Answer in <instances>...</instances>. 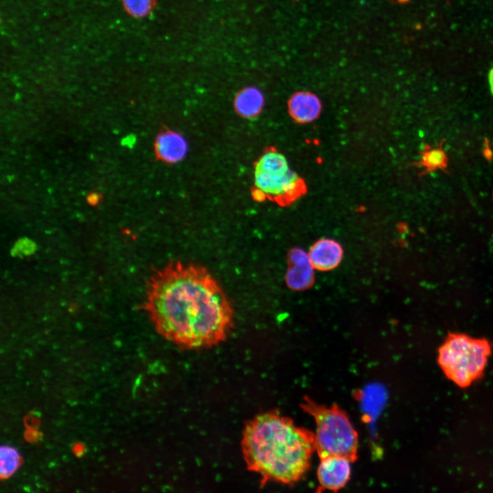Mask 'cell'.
Wrapping results in <instances>:
<instances>
[{
    "label": "cell",
    "instance_id": "6da1fadb",
    "mask_svg": "<svg viewBox=\"0 0 493 493\" xmlns=\"http://www.w3.org/2000/svg\"><path fill=\"white\" fill-rule=\"evenodd\" d=\"M145 308L157 331L182 349L217 346L233 327L228 296L197 263L170 260L157 270L149 281Z\"/></svg>",
    "mask_w": 493,
    "mask_h": 493
},
{
    "label": "cell",
    "instance_id": "7a4b0ae2",
    "mask_svg": "<svg viewBox=\"0 0 493 493\" xmlns=\"http://www.w3.org/2000/svg\"><path fill=\"white\" fill-rule=\"evenodd\" d=\"M242 450L248 469L261 476L262 485L268 481L292 485L310 466L315 433L277 412H265L246 423Z\"/></svg>",
    "mask_w": 493,
    "mask_h": 493
},
{
    "label": "cell",
    "instance_id": "3957f363",
    "mask_svg": "<svg viewBox=\"0 0 493 493\" xmlns=\"http://www.w3.org/2000/svg\"><path fill=\"white\" fill-rule=\"evenodd\" d=\"M491 353L487 339L449 333L438 349L437 361L449 380L465 388L482 377Z\"/></svg>",
    "mask_w": 493,
    "mask_h": 493
},
{
    "label": "cell",
    "instance_id": "277c9868",
    "mask_svg": "<svg viewBox=\"0 0 493 493\" xmlns=\"http://www.w3.org/2000/svg\"><path fill=\"white\" fill-rule=\"evenodd\" d=\"M302 409L314 417L316 425V450L320 459L340 456L352 463L357 459L358 435L347 414L333 405H320L307 396L301 404Z\"/></svg>",
    "mask_w": 493,
    "mask_h": 493
},
{
    "label": "cell",
    "instance_id": "5b68a950",
    "mask_svg": "<svg viewBox=\"0 0 493 493\" xmlns=\"http://www.w3.org/2000/svg\"><path fill=\"white\" fill-rule=\"evenodd\" d=\"M305 191L303 181L290 168L286 158L279 152L268 150L255 164L253 195L257 201L268 199L286 205Z\"/></svg>",
    "mask_w": 493,
    "mask_h": 493
},
{
    "label": "cell",
    "instance_id": "8992f818",
    "mask_svg": "<svg viewBox=\"0 0 493 493\" xmlns=\"http://www.w3.org/2000/svg\"><path fill=\"white\" fill-rule=\"evenodd\" d=\"M351 463L349 459L340 456L321 459L317 469L318 491L336 492L342 488L350 479Z\"/></svg>",
    "mask_w": 493,
    "mask_h": 493
},
{
    "label": "cell",
    "instance_id": "52a82bcc",
    "mask_svg": "<svg viewBox=\"0 0 493 493\" xmlns=\"http://www.w3.org/2000/svg\"><path fill=\"white\" fill-rule=\"evenodd\" d=\"M288 263L286 274L287 286L296 291L309 288L314 283L316 269L308 253L299 248L292 249L288 255Z\"/></svg>",
    "mask_w": 493,
    "mask_h": 493
},
{
    "label": "cell",
    "instance_id": "ba28073f",
    "mask_svg": "<svg viewBox=\"0 0 493 493\" xmlns=\"http://www.w3.org/2000/svg\"><path fill=\"white\" fill-rule=\"evenodd\" d=\"M308 255L316 270L329 271L340 264L343 257V250L338 242L324 238L311 246Z\"/></svg>",
    "mask_w": 493,
    "mask_h": 493
},
{
    "label": "cell",
    "instance_id": "9c48e42d",
    "mask_svg": "<svg viewBox=\"0 0 493 493\" xmlns=\"http://www.w3.org/2000/svg\"><path fill=\"white\" fill-rule=\"evenodd\" d=\"M288 110L290 116L301 123H309L316 119L321 111V103L318 97L309 92L294 93L289 100Z\"/></svg>",
    "mask_w": 493,
    "mask_h": 493
},
{
    "label": "cell",
    "instance_id": "30bf717a",
    "mask_svg": "<svg viewBox=\"0 0 493 493\" xmlns=\"http://www.w3.org/2000/svg\"><path fill=\"white\" fill-rule=\"evenodd\" d=\"M155 150L160 160L168 163H175L186 155L187 143L179 134L173 131H166L157 137Z\"/></svg>",
    "mask_w": 493,
    "mask_h": 493
},
{
    "label": "cell",
    "instance_id": "8fae6325",
    "mask_svg": "<svg viewBox=\"0 0 493 493\" xmlns=\"http://www.w3.org/2000/svg\"><path fill=\"white\" fill-rule=\"evenodd\" d=\"M237 112L245 118L257 116L264 105V97L261 91L255 87L241 90L236 96L234 101Z\"/></svg>",
    "mask_w": 493,
    "mask_h": 493
},
{
    "label": "cell",
    "instance_id": "7c38bea8",
    "mask_svg": "<svg viewBox=\"0 0 493 493\" xmlns=\"http://www.w3.org/2000/svg\"><path fill=\"white\" fill-rule=\"evenodd\" d=\"M21 463L18 452L13 447L2 446L0 448V476L6 479L11 476Z\"/></svg>",
    "mask_w": 493,
    "mask_h": 493
},
{
    "label": "cell",
    "instance_id": "4fadbf2b",
    "mask_svg": "<svg viewBox=\"0 0 493 493\" xmlns=\"http://www.w3.org/2000/svg\"><path fill=\"white\" fill-rule=\"evenodd\" d=\"M420 165L430 172L438 169L443 170L446 166L447 157L441 147L427 148L422 154Z\"/></svg>",
    "mask_w": 493,
    "mask_h": 493
},
{
    "label": "cell",
    "instance_id": "5bb4252c",
    "mask_svg": "<svg viewBox=\"0 0 493 493\" xmlns=\"http://www.w3.org/2000/svg\"><path fill=\"white\" fill-rule=\"evenodd\" d=\"M156 2L157 0H121L125 12L136 18L148 16L154 9Z\"/></svg>",
    "mask_w": 493,
    "mask_h": 493
},
{
    "label": "cell",
    "instance_id": "9a60e30c",
    "mask_svg": "<svg viewBox=\"0 0 493 493\" xmlns=\"http://www.w3.org/2000/svg\"><path fill=\"white\" fill-rule=\"evenodd\" d=\"M100 199L99 194L96 192H92L87 197L88 203L92 205H97Z\"/></svg>",
    "mask_w": 493,
    "mask_h": 493
},
{
    "label": "cell",
    "instance_id": "2e32d148",
    "mask_svg": "<svg viewBox=\"0 0 493 493\" xmlns=\"http://www.w3.org/2000/svg\"><path fill=\"white\" fill-rule=\"evenodd\" d=\"M488 81L491 92L493 94V66L488 73Z\"/></svg>",
    "mask_w": 493,
    "mask_h": 493
}]
</instances>
